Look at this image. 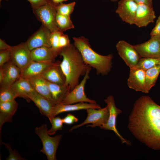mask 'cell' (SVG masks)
Returning <instances> with one entry per match:
<instances>
[{"label": "cell", "mask_w": 160, "mask_h": 160, "mask_svg": "<svg viewBox=\"0 0 160 160\" xmlns=\"http://www.w3.org/2000/svg\"><path fill=\"white\" fill-rule=\"evenodd\" d=\"M60 52L51 47H42L31 51V57L32 61L46 63H54Z\"/></svg>", "instance_id": "18"}, {"label": "cell", "mask_w": 160, "mask_h": 160, "mask_svg": "<svg viewBox=\"0 0 160 160\" xmlns=\"http://www.w3.org/2000/svg\"><path fill=\"white\" fill-rule=\"evenodd\" d=\"M55 63H46L32 61L21 71V76L27 79L40 76L49 67Z\"/></svg>", "instance_id": "21"}, {"label": "cell", "mask_w": 160, "mask_h": 160, "mask_svg": "<svg viewBox=\"0 0 160 160\" xmlns=\"http://www.w3.org/2000/svg\"><path fill=\"white\" fill-rule=\"evenodd\" d=\"M1 0H0V1L1 2Z\"/></svg>", "instance_id": "44"}, {"label": "cell", "mask_w": 160, "mask_h": 160, "mask_svg": "<svg viewBox=\"0 0 160 160\" xmlns=\"http://www.w3.org/2000/svg\"><path fill=\"white\" fill-rule=\"evenodd\" d=\"M52 124V127L48 130L49 135H54L58 130H62L63 122L62 119L59 116L55 117L49 121Z\"/></svg>", "instance_id": "31"}, {"label": "cell", "mask_w": 160, "mask_h": 160, "mask_svg": "<svg viewBox=\"0 0 160 160\" xmlns=\"http://www.w3.org/2000/svg\"><path fill=\"white\" fill-rule=\"evenodd\" d=\"M18 97V94L11 87L0 88V102L11 101Z\"/></svg>", "instance_id": "29"}, {"label": "cell", "mask_w": 160, "mask_h": 160, "mask_svg": "<svg viewBox=\"0 0 160 160\" xmlns=\"http://www.w3.org/2000/svg\"><path fill=\"white\" fill-rule=\"evenodd\" d=\"M87 113V117L82 123L74 125L69 130L71 132L87 124H92L87 125L92 127H100L107 122L109 115V112L106 106L103 108L97 109L89 108L86 110Z\"/></svg>", "instance_id": "8"}, {"label": "cell", "mask_w": 160, "mask_h": 160, "mask_svg": "<svg viewBox=\"0 0 160 160\" xmlns=\"http://www.w3.org/2000/svg\"><path fill=\"white\" fill-rule=\"evenodd\" d=\"M35 131L42 143L43 147L41 151L46 156L48 160H56V151L62 135H57L53 137L50 136L48 133L46 124L36 127Z\"/></svg>", "instance_id": "4"}, {"label": "cell", "mask_w": 160, "mask_h": 160, "mask_svg": "<svg viewBox=\"0 0 160 160\" xmlns=\"http://www.w3.org/2000/svg\"><path fill=\"white\" fill-rule=\"evenodd\" d=\"M134 46L141 57L160 58V35L151 36L148 41Z\"/></svg>", "instance_id": "11"}, {"label": "cell", "mask_w": 160, "mask_h": 160, "mask_svg": "<svg viewBox=\"0 0 160 160\" xmlns=\"http://www.w3.org/2000/svg\"><path fill=\"white\" fill-rule=\"evenodd\" d=\"M33 9L38 7L49 2L51 0H27Z\"/></svg>", "instance_id": "37"}, {"label": "cell", "mask_w": 160, "mask_h": 160, "mask_svg": "<svg viewBox=\"0 0 160 160\" xmlns=\"http://www.w3.org/2000/svg\"><path fill=\"white\" fill-rule=\"evenodd\" d=\"M70 44L68 35L62 32L60 35L59 41V47L61 50L63 48L69 46Z\"/></svg>", "instance_id": "35"}, {"label": "cell", "mask_w": 160, "mask_h": 160, "mask_svg": "<svg viewBox=\"0 0 160 160\" xmlns=\"http://www.w3.org/2000/svg\"><path fill=\"white\" fill-rule=\"evenodd\" d=\"M9 152L8 157L7 159L8 160H23L24 159L17 152L16 150H13L11 148V145L6 143H3Z\"/></svg>", "instance_id": "33"}, {"label": "cell", "mask_w": 160, "mask_h": 160, "mask_svg": "<svg viewBox=\"0 0 160 160\" xmlns=\"http://www.w3.org/2000/svg\"><path fill=\"white\" fill-rule=\"evenodd\" d=\"M156 17L153 5L137 4L135 20L136 26L139 28L146 27L150 23H153Z\"/></svg>", "instance_id": "13"}, {"label": "cell", "mask_w": 160, "mask_h": 160, "mask_svg": "<svg viewBox=\"0 0 160 160\" xmlns=\"http://www.w3.org/2000/svg\"><path fill=\"white\" fill-rule=\"evenodd\" d=\"M59 55L63 57L60 66L65 77V85L71 91L79 84L80 77L85 75L90 66L84 62L73 44L62 49Z\"/></svg>", "instance_id": "2"}, {"label": "cell", "mask_w": 160, "mask_h": 160, "mask_svg": "<svg viewBox=\"0 0 160 160\" xmlns=\"http://www.w3.org/2000/svg\"><path fill=\"white\" fill-rule=\"evenodd\" d=\"M60 62L57 61L47 68L40 76L46 81L61 85L65 84V76L61 69Z\"/></svg>", "instance_id": "19"}, {"label": "cell", "mask_w": 160, "mask_h": 160, "mask_svg": "<svg viewBox=\"0 0 160 160\" xmlns=\"http://www.w3.org/2000/svg\"><path fill=\"white\" fill-rule=\"evenodd\" d=\"M62 32H63L58 31L51 32L49 38V43L51 47L60 52L61 50L59 47V41Z\"/></svg>", "instance_id": "32"}, {"label": "cell", "mask_w": 160, "mask_h": 160, "mask_svg": "<svg viewBox=\"0 0 160 160\" xmlns=\"http://www.w3.org/2000/svg\"><path fill=\"white\" fill-rule=\"evenodd\" d=\"M3 77L0 88L10 87L21 76V71L11 60L2 67Z\"/></svg>", "instance_id": "16"}, {"label": "cell", "mask_w": 160, "mask_h": 160, "mask_svg": "<svg viewBox=\"0 0 160 160\" xmlns=\"http://www.w3.org/2000/svg\"><path fill=\"white\" fill-rule=\"evenodd\" d=\"M55 24L58 30L63 32L74 28L70 16H65L57 13L55 17Z\"/></svg>", "instance_id": "27"}, {"label": "cell", "mask_w": 160, "mask_h": 160, "mask_svg": "<svg viewBox=\"0 0 160 160\" xmlns=\"http://www.w3.org/2000/svg\"><path fill=\"white\" fill-rule=\"evenodd\" d=\"M11 55L10 50L0 51V67L11 60Z\"/></svg>", "instance_id": "34"}, {"label": "cell", "mask_w": 160, "mask_h": 160, "mask_svg": "<svg viewBox=\"0 0 160 160\" xmlns=\"http://www.w3.org/2000/svg\"><path fill=\"white\" fill-rule=\"evenodd\" d=\"M18 104L15 100L0 102V132L3 125L6 122L12 121V117L16 112Z\"/></svg>", "instance_id": "22"}, {"label": "cell", "mask_w": 160, "mask_h": 160, "mask_svg": "<svg viewBox=\"0 0 160 160\" xmlns=\"http://www.w3.org/2000/svg\"><path fill=\"white\" fill-rule=\"evenodd\" d=\"M76 4L75 2H73L68 4L63 3L56 6L55 9L57 13L67 16H70L73 12Z\"/></svg>", "instance_id": "30"}, {"label": "cell", "mask_w": 160, "mask_h": 160, "mask_svg": "<svg viewBox=\"0 0 160 160\" xmlns=\"http://www.w3.org/2000/svg\"><path fill=\"white\" fill-rule=\"evenodd\" d=\"M47 81L53 103L55 105L60 103L70 91L69 87L65 84L61 85Z\"/></svg>", "instance_id": "23"}, {"label": "cell", "mask_w": 160, "mask_h": 160, "mask_svg": "<svg viewBox=\"0 0 160 160\" xmlns=\"http://www.w3.org/2000/svg\"><path fill=\"white\" fill-rule=\"evenodd\" d=\"M28 79L35 91L53 103L49 88L46 80L40 76Z\"/></svg>", "instance_id": "25"}, {"label": "cell", "mask_w": 160, "mask_h": 160, "mask_svg": "<svg viewBox=\"0 0 160 160\" xmlns=\"http://www.w3.org/2000/svg\"><path fill=\"white\" fill-rule=\"evenodd\" d=\"M12 46L7 44L4 40L0 39V50H10Z\"/></svg>", "instance_id": "39"}, {"label": "cell", "mask_w": 160, "mask_h": 160, "mask_svg": "<svg viewBox=\"0 0 160 160\" xmlns=\"http://www.w3.org/2000/svg\"><path fill=\"white\" fill-rule=\"evenodd\" d=\"M129 130L140 141L155 150H160V105L148 96L135 102L129 116Z\"/></svg>", "instance_id": "1"}, {"label": "cell", "mask_w": 160, "mask_h": 160, "mask_svg": "<svg viewBox=\"0 0 160 160\" xmlns=\"http://www.w3.org/2000/svg\"><path fill=\"white\" fill-rule=\"evenodd\" d=\"M111 1H117L118 0H110Z\"/></svg>", "instance_id": "43"}, {"label": "cell", "mask_w": 160, "mask_h": 160, "mask_svg": "<svg viewBox=\"0 0 160 160\" xmlns=\"http://www.w3.org/2000/svg\"><path fill=\"white\" fill-rule=\"evenodd\" d=\"M91 69L92 68L89 66L80 83L68 93L60 103L70 104L80 102L96 103L95 100L88 98L84 91L85 86L87 80L89 78V74Z\"/></svg>", "instance_id": "6"}, {"label": "cell", "mask_w": 160, "mask_h": 160, "mask_svg": "<svg viewBox=\"0 0 160 160\" xmlns=\"http://www.w3.org/2000/svg\"><path fill=\"white\" fill-rule=\"evenodd\" d=\"M158 35H160V15L158 17L155 25L150 33L151 36Z\"/></svg>", "instance_id": "38"}, {"label": "cell", "mask_w": 160, "mask_h": 160, "mask_svg": "<svg viewBox=\"0 0 160 160\" xmlns=\"http://www.w3.org/2000/svg\"><path fill=\"white\" fill-rule=\"evenodd\" d=\"M104 101L107 104V106L109 110V117L106 123L100 127L105 130L113 131L120 140L122 143H125L127 145H130V142L121 136L116 127L117 117L119 114L121 113L122 111L116 106L113 96H109L105 99Z\"/></svg>", "instance_id": "7"}, {"label": "cell", "mask_w": 160, "mask_h": 160, "mask_svg": "<svg viewBox=\"0 0 160 160\" xmlns=\"http://www.w3.org/2000/svg\"><path fill=\"white\" fill-rule=\"evenodd\" d=\"M3 77V71L2 67H0V83L2 81Z\"/></svg>", "instance_id": "42"}, {"label": "cell", "mask_w": 160, "mask_h": 160, "mask_svg": "<svg viewBox=\"0 0 160 160\" xmlns=\"http://www.w3.org/2000/svg\"><path fill=\"white\" fill-rule=\"evenodd\" d=\"M137 4L133 0H120L116 12L121 20L131 25L135 24Z\"/></svg>", "instance_id": "12"}, {"label": "cell", "mask_w": 160, "mask_h": 160, "mask_svg": "<svg viewBox=\"0 0 160 160\" xmlns=\"http://www.w3.org/2000/svg\"><path fill=\"white\" fill-rule=\"evenodd\" d=\"M12 62L21 71L32 61L31 50L26 42H22L17 45L12 46L10 49Z\"/></svg>", "instance_id": "10"}, {"label": "cell", "mask_w": 160, "mask_h": 160, "mask_svg": "<svg viewBox=\"0 0 160 160\" xmlns=\"http://www.w3.org/2000/svg\"><path fill=\"white\" fill-rule=\"evenodd\" d=\"M63 123L67 124H71L78 121L79 119L74 115L71 114H68L62 119Z\"/></svg>", "instance_id": "36"}, {"label": "cell", "mask_w": 160, "mask_h": 160, "mask_svg": "<svg viewBox=\"0 0 160 160\" xmlns=\"http://www.w3.org/2000/svg\"><path fill=\"white\" fill-rule=\"evenodd\" d=\"M116 47L119 56L130 69L135 67L141 57L134 46L124 40L119 41Z\"/></svg>", "instance_id": "9"}, {"label": "cell", "mask_w": 160, "mask_h": 160, "mask_svg": "<svg viewBox=\"0 0 160 160\" xmlns=\"http://www.w3.org/2000/svg\"><path fill=\"white\" fill-rule=\"evenodd\" d=\"M52 2L56 5L62 3L63 2L66 1L68 0H52Z\"/></svg>", "instance_id": "41"}, {"label": "cell", "mask_w": 160, "mask_h": 160, "mask_svg": "<svg viewBox=\"0 0 160 160\" xmlns=\"http://www.w3.org/2000/svg\"><path fill=\"white\" fill-rule=\"evenodd\" d=\"M56 5L51 0L44 4L33 9V13L37 19L51 32L59 31L55 24L57 14Z\"/></svg>", "instance_id": "5"}, {"label": "cell", "mask_w": 160, "mask_h": 160, "mask_svg": "<svg viewBox=\"0 0 160 160\" xmlns=\"http://www.w3.org/2000/svg\"><path fill=\"white\" fill-rule=\"evenodd\" d=\"M89 108L99 109L101 108L97 103L80 102L75 104H63L60 103L55 105L53 109L52 116L53 118H54L57 115L63 112L81 110H86Z\"/></svg>", "instance_id": "20"}, {"label": "cell", "mask_w": 160, "mask_h": 160, "mask_svg": "<svg viewBox=\"0 0 160 160\" xmlns=\"http://www.w3.org/2000/svg\"><path fill=\"white\" fill-rule=\"evenodd\" d=\"M73 44L80 53L84 62L95 69L97 75H107L111 71L113 56L101 55L91 47L88 39L83 36L73 38Z\"/></svg>", "instance_id": "3"}, {"label": "cell", "mask_w": 160, "mask_h": 160, "mask_svg": "<svg viewBox=\"0 0 160 160\" xmlns=\"http://www.w3.org/2000/svg\"><path fill=\"white\" fill-rule=\"evenodd\" d=\"M11 87L18 94L19 97L23 98L28 102L31 101L28 96L34 90L28 79L20 76Z\"/></svg>", "instance_id": "24"}, {"label": "cell", "mask_w": 160, "mask_h": 160, "mask_svg": "<svg viewBox=\"0 0 160 160\" xmlns=\"http://www.w3.org/2000/svg\"><path fill=\"white\" fill-rule=\"evenodd\" d=\"M130 69L129 76L127 80L129 87L136 91L148 93L145 82V71L135 68Z\"/></svg>", "instance_id": "15"}, {"label": "cell", "mask_w": 160, "mask_h": 160, "mask_svg": "<svg viewBox=\"0 0 160 160\" xmlns=\"http://www.w3.org/2000/svg\"><path fill=\"white\" fill-rule=\"evenodd\" d=\"M51 33L47 28L42 25L26 42L29 49L31 51L42 47H51L49 38Z\"/></svg>", "instance_id": "14"}, {"label": "cell", "mask_w": 160, "mask_h": 160, "mask_svg": "<svg viewBox=\"0 0 160 160\" xmlns=\"http://www.w3.org/2000/svg\"><path fill=\"white\" fill-rule=\"evenodd\" d=\"M160 65V58L141 57L134 68L145 71L153 67Z\"/></svg>", "instance_id": "28"}, {"label": "cell", "mask_w": 160, "mask_h": 160, "mask_svg": "<svg viewBox=\"0 0 160 160\" xmlns=\"http://www.w3.org/2000/svg\"><path fill=\"white\" fill-rule=\"evenodd\" d=\"M137 4H144L150 5H153L152 0H133Z\"/></svg>", "instance_id": "40"}, {"label": "cell", "mask_w": 160, "mask_h": 160, "mask_svg": "<svg viewBox=\"0 0 160 160\" xmlns=\"http://www.w3.org/2000/svg\"><path fill=\"white\" fill-rule=\"evenodd\" d=\"M38 108L41 113L48 117L50 121L53 118L52 113L55 105L52 102L34 90L28 96Z\"/></svg>", "instance_id": "17"}, {"label": "cell", "mask_w": 160, "mask_h": 160, "mask_svg": "<svg viewBox=\"0 0 160 160\" xmlns=\"http://www.w3.org/2000/svg\"><path fill=\"white\" fill-rule=\"evenodd\" d=\"M160 73V65H156L145 71V82L148 92L155 84Z\"/></svg>", "instance_id": "26"}]
</instances>
